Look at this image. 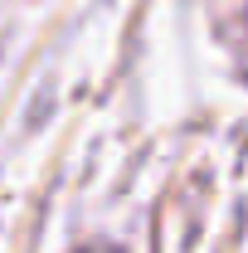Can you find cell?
I'll return each instance as SVG.
<instances>
[{"label": "cell", "mask_w": 248, "mask_h": 253, "mask_svg": "<svg viewBox=\"0 0 248 253\" xmlns=\"http://www.w3.org/2000/svg\"><path fill=\"white\" fill-rule=\"evenodd\" d=\"M83 253H122V249H83Z\"/></svg>", "instance_id": "obj_1"}]
</instances>
